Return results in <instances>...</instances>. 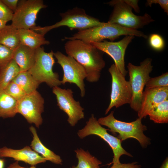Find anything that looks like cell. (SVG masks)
Here are the masks:
<instances>
[{
	"instance_id": "21",
	"label": "cell",
	"mask_w": 168,
	"mask_h": 168,
	"mask_svg": "<svg viewBox=\"0 0 168 168\" xmlns=\"http://www.w3.org/2000/svg\"><path fill=\"white\" fill-rule=\"evenodd\" d=\"M0 44L14 50L20 44L17 30L11 25L0 30Z\"/></svg>"
},
{
	"instance_id": "29",
	"label": "cell",
	"mask_w": 168,
	"mask_h": 168,
	"mask_svg": "<svg viewBox=\"0 0 168 168\" xmlns=\"http://www.w3.org/2000/svg\"><path fill=\"white\" fill-rule=\"evenodd\" d=\"M149 42L150 46L156 51H161L165 47V43L163 38L157 34H151L149 37Z\"/></svg>"
},
{
	"instance_id": "31",
	"label": "cell",
	"mask_w": 168,
	"mask_h": 168,
	"mask_svg": "<svg viewBox=\"0 0 168 168\" xmlns=\"http://www.w3.org/2000/svg\"><path fill=\"white\" fill-rule=\"evenodd\" d=\"M158 3L165 12L168 14V0H147L146 3L147 6L151 7L153 4Z\"/></svg>"
},
{
	"instance_id": "17",
	"label": "cell",
	"mask_w": 168,
	"mask_h": 168,
	"mask_svg": "<svg viewBox=\"0 0 168 168\" xmlns=\"http://www.w3.org/2000/svg\"><path fill=\"white\" fill-rule=\"evenodd\" d=\"M35 50L20 43L14 50L12 59L19 67L20 72L28 71L33 65Z\"/></svg>"
},
{
	"instance_id": "33",
	"label": "cell",
	"mask_w": 168,
	"mask_h": 168,
	"mask_svg": "<svg viewBox=\"0 0 168 168\" xmlns=\"http://www.w3.org/2000/svg\"><path fill=\"white\" fill-rule=\"evenodd\" d=\"M2 2L14 12L16 10L18 0H1Z\"/></svg>"
},
{
	"instance_id": "22",
	"label": "cell",
	"mask_w": 168,
	"mask_h": 168,
	"mask_svg": "<svg viewBox=\"0 0 168 168\" xmlns=\"http://www.w3.org/2000/svg\"><path fill=\"white\" fill-rule=\"evenodd\" d=\"M20 72L19 67L13 59L7 64L1 68L0 90H3Z\"/></svg>"
},
{
	"instance_id": "34",
	"label": "cell",
	"mask_w": 168,
	"mask_h": 168,
	"mask_svg": "<svg viewBox=\"0 0 168 168\" xmlns=\"http://www.w3.org/2000/svg\"><path fill=\"white\" fill-rule=\"evenodd\" d=\"M123 1L133 8L136 12L137 13L140 12V9L138 5V0H123Z\"/></svg>"
},
{
	"instance_id": "30",
	"label": "cell",
	"mask_w": 168,
	"mask_h": 168,
	"mask_svg": "<svg viewBox=\"0 0 168 168\" xmlns=\"http://www.w3.org/2000/svg\"><path fill=\"white\" fill-rule=\"evenodd\" d=\"M14 12L0 0V20L7 23L12 21Z\"/></svg>"
},
{
	"instance_id": "6",
	"label": "cell",
	"mask_w": 168,
	"mask_h": 168,
	"mask_svg": "<svg viewBox=\"0 0 168 168\" xmlns=\"http://www.w3.org/2000/svg\"><path fill=\"white\" fill-rule=\"evenodd\" d=\"M107 4L113 7L108 21L109 23L116 24L127 28L137 30L154 21L147 13L142 16L135 15L132 12V8L123 0H113Z\"/></svg>"
},
{
	"instance_id": "37",
	"label": "cell",
	"mask_w": 168,
	"mask_h": 168,
	"mask_svg": "<svg viewBox=\"0 0 168 168\" xmlns=\"http://www.w3.org/2000/svg\"><path fill=\"white\" fill-rule=\"evenodd\" d=\"M7 22L0 20V30L3 29L6 26Z\"/></svg>"
},
{
	"instance_id": "19",
	"label": "cell",
	"mask_w": 168,
	"mask_h": 168,
	"mask_svg": "<svg viewBox=\"0 0 168 168\" xmlns=\"http://www.w3.org/2000/svg\"><path fill=\"white\" fill-rule=\"evenodd\" d=\"M29 129L33 135V139L30 145L31 148L38 154L41 155L47 161L55 164H62L63 161L60 156L44 145L40 141L35 128L32 126Z\"/></svg>"
},
{
	"instance_id": "26",
	"label": "cell",
	"mask_w": 168,
	"mask_h": 168,
	"mask_svg": "<svg viewBox=\"0 0 168 168\" xmlns=\"http://www.w3.org/2000/svg\"><path fill=\"white\" fill-rule=\"evenodd\" d=\"M3 90L18 101L26 95L20 86L13 81L10 82Z\"/></svg>"
},
{
	"instance_id": "2",
	"label": "cell",
	"mask_w": 168,
	"mask_h": 168,
	"mask_svg": "<svg viewBox=\"0 0 168 168\" xmlns=\"http://www.w3.org/2000/svg\"><path fill=\"white\" fill-rule=\"evenodd\" d=\"M122 35H131L147 38V35L137 30L129 29L116 24L107 22L101 25L79 31L72 37H65L63 40L77 39L91 43L100 42L106 39L113 41Z\"/></svg>"
},
{
	"instance_id": "35",
	"label": "cell",
	"mask_w": 168,
	"mask_h": 168,
	"mask_svg": "<svg viewBox=\"0 0 168 168\" xmlns=\"http://www.w3.org/2000/svg\"><path fill=\"white\" fill-rule=\"evenodd\" d=\"M7 168H36V167L34 166H31L29 168L22 167L19 165L18 161H16L15 162L10 164Z\"/></svg>"
},
{
	"instance_id": "1",
	"label": "cell",
	"mask_w": 168,
	"mask_h": 168,
	"mask_svg": "<svg viewBox=\"0 0 168 168\" xmlns=\"http://www.w3.org/2000/svg\"><path fill=\"white\" fill-rule=\"evenodd\" d=\"M68 40L64 45L68 55L73 58L84 68L87 73L86 79L88 82L98 81L100 72L105 65L100 51L91 44L79 40Z\"/></svg>"
},
{
	"instance_id": "24",
	"label": "cell",
	"mask_w": 168,
	"mask_h": 168,
	"mask_svg": "<svg viewBox=\"0 0 168 168\" xmlns=\"http://www.w3.org/2000/svg\"><path fill=\"white\" fill-rule=\"evenodd\" d=\"M75 152L78 163L77 166H72L71 168H100L102 162L88 151L77 149Z\"/></svg>"
},
{
	"instance_id": "14",
	"label": "cell",
	"mask_w": 168,
	"mask_h": 168,
	"mask_svg": "<svg viewBox=\"0 0 168 168\" xmlns=\"http://www.w3.org/2000/svg\"><path fill=\"white\" fill-rule=\"evenodd\" d=\"M134 37L133 35H127L116 42L103 40L91 44L100 51L110 55L114 60V64L119 71L125 77L128 72L125 66V52L128 45Z\"/></svg>"
},
{
	"instance_id": "20",
	"label": "cell",
	"mask_w": 168,
	"mask_h": 168,
	"mask_svg": "<svg viewBox=\"0 0 168 168\" xmlns=\"http://www.w3.org/2000/svg\"><path fill=\"white\" fill-rule=\"evenodd\" d=\"M18 101L6 93L0 90V117H13L17 113Z\"/></svg>"
},
{
	"instance_id": "32",
	"label": "cell",
	"mask_w": 168,
	"mask_h": 168,
	"mask_svg": "<svg viewBox=\"0 0 168 168\" xmlns=\"http://www.w3.org/2000/svg\"><path fill=\"white\" fill-rule=\"evenodd\" d=\"M140 165L137 164L136 162L131 163L123 164L120 162L113 164L110 168H140Z\"/></svg>"
},
{
	"instance_id": "25",
	"label": "cell",
	"mask_w": 168,
	"mask_h": 168,
	"mask_svg": "<svg viewBox=\"0 0 168 168\" xmlns=\"http://www.w3.org/2000/svg\"><path fill=\"white\" fill-rule=\"evenodd\" d=\"M150 119L156 123L168 122V100L161 102L149 113Z\"/></svg>"
},
{
	"instance_id": "12",
	"label": "cell",
	"mask_w": 168,
	"mask_h": 168,
	"mask_svg": "<svg viewBox=\"0 0 168 168\" xmlns=\"http://www.w3.org/2000/svg\"><path fill=\"white\" fill-rule=\"evenodd\" d=\"M44 99L37 90L26 94L18 101L17 112L30 124L39 128L43 122L42 113L44 111Z\"/></svg>"
},
{
	"instance_id": "7",
	"label": "cell",
	"mask_w": 168,
	"mask_h": 168,
	"mask_svg": "<svg viewBox=\"0 0 168 168\" xmlns=\"http://www.w3.org/2000/svg\"><path fill=\"white\" fill-rule=\"evenodd\" d=\"M152 59L147 58L141 62L139 66L129 63L127 66L129 72V82L132 91V99L130 106L138 112L141 103L143 90L151 77L149 75L152 70Z\"/></svg>"
},
{
	"instance_id": "13",
	"label": "cell",
	"mask_w": 168,
	"mask_h": 168,
	"mask_svg": "<svg viewBox=\"0 0 168 168\" xmlns=\"http://www.w3.org/2000/svg\"><path fill=\"white\" fill-rule=\"evenodd\" d=\"M52 92L56 96L58 106L67 114V121L71 126H74L78 121L84 118V109L80 102L73 98L71 89L56 86L53 88Z\"/></svg>"
},
{
	"instance_id": "27",
	"label": "cell",
	"mask_w": 168,
	"mask_h": 168,
	"mask_svg": "<svg viewBox=\"0 0 168 168\" xmlns=\"http://www.w3.org/2000/svg\"><path fill=\"white\" fill-rule=\"evenodd\" d=\"M145 86L147 89L168 87V72L158 77H150Z\"/></svg>"
},
{
	"instance_id": "3",
	"label": "cell",
	"mask_w": 168,
	"mask_h": 168,
	"mask_svg": "<svg viewBox=\"0 0 168 168\" xmlns=\"http://www.w3.org/2000/svg\"><path fill=\"white\" fill-rule=\"evenodd\" d=\"M114 113L112 111L107 116L99 118L98 122L101 125L108 127V130L112 133H118L117 138L122 141L133 138L137 140L143 148L150 144V139L143 133L147 127L142 123V119L138 118L133 121L126 122L116 119Z\"/></svg>"
},
{
	"instance_id": "5",
	"label": "cell",
	"mask_w": 168,
	"mask_h": 168,
	"mask_svg": "<svg viewBox=\"0 0 168 168\" xmlns=\"http://www.w3.org/2000/svg\"><path fill=\"white\" fill-rule=\"evenodd\" d=\"M35 54V63L28 71L40 84L45 82L51 88L62 84L58 73L53 70L55 63L54 52H46L43 47H40Z\"/></svg>"
},
{
	"instance_id": "15",
	"label": "cell",
	"mask_w": 168,
	"mask_h": 168,
	"mask_svg": "<svg viewBox=\"0 0 168 168\" xmlns=\"http://www.w3.org/2000/svg\"><path fill=\"white\" fill-rule=\"evenodd\" d=\"M167 100L168 87L145 88L143 92L141 107L138 112V118L142 119L146 118L152 109Z\"/></svg>"
},
{
	"instance_id": "23",
	"label": "cell",
	"mask_w": 168,
	"mask_h": 168,
	"mask_svg": "<svg viewBox=\"0 0 168 168\" xmlns=\"http://www.w3.org/2000/svg\"><path fill=\"white\" fill-rule=\"evenodd\" d=\"M12 81L20 86L26 94L36 91L40 84L28 71L20 72Z\"/></svg>"
},
{
	"instance_id": "8",
	"label": "cell",
	"mask_w": 168,
	"mask_h": 168,
	"mask_svg": "<svg viewBox=\"0 0 168 168\" xmlns=\"http://www.w3.org/2000/svg\"><path fill=\"white\" fill-rule=\"evenodd\" d=\"M107 130L108 129L102 127L98 123L92 114L86 122L85 126L82 129L79 130L77 134L81 139L90 135H94L99 136L106 142L111 148L114 154L113 161L109 165L120 162V158L122 155L133 157L130 153L123 147L121 140L117 137L110 134Z\"/></svg>"
},
{
	"instance_id": "36",
	"label": "cell",
	"mask_w": 168,
	"mask_h": 168,
	"mask_svg": "<svg viewBox=\"0 0 168 168\" xmlns=\"http://www.w3.org/2000/svg\"><path fill=\"white\" fill-rule=\"evenodd\" d=\"M160 168H168V159L167 157L163 161Z\"/></svg>"
},
{
	"instance_id": "10",
	"label": "cell",
	"mask_w": 168,
	"mask_h": 168,
	"mask_svg": "<svg viewBox=\"0 0 168 168\" xmlns=\"http://www.w3.org/2000/svg\"><path fill=\"white\" fill-rule=\"evenodd\" d=\"M54 55L63 70L61 84L63 85L69 82L75 84L80 90L81 96H84L85 89L84 80L87 77L85 69L73 58L66 56L59 51L54 53Z\"/></svg>"
},
{
	"instance_id": "9",
	"label": "cell",
	"mask_w": 168,
	"mask_h": 168,
	"mask_svg": "<svg viewBox=\"0 0 168 168\" xmlns=\"http://www.w3.org/2000/svg\"><path fill=\"white\" fill-rule=\"evenodd\" d=\"M112 77L110 101L105 111L107 114L114 107H119L128 104L132 99V91L129 81H127L114 64L108 69Z\"/></svg>"
},
{
	"instance_id": "18",
	"label": "cell",
	"mask_w": 168,
	"mask_h": 168,
	"mask_svg": "<svg viewBox=\"0 0 168 168\" xmlns=\"http://www.w3.org/2000/svg\"><path fill=\"white\" fill-rule=\"evenodd\" d=\"M20 43L31 49H36L43 45L50 44L44 35L30 29L17 30Z\"/></svg>"
},
{
	"instance_id": "38",
	"label": "cell",
	"mask_w": 168,
	"mask_h": 168,
	"mask_svg": "<svg viewBox=\"0 0 168 168\" xmlns=\"http://www.w3.org/2000/svg\"><path fill=\"white\" fill-rule=\"evenodd\" d=\"M5 160L3 159L0 158V168H4L5 167Z\"/></svg>"
},
{
	"instance_id": "4",
	"label": "cell",
	"mask_w": 168,
	"mask_h": 168,
	"mask_svg": "<svg viewBox=\"0 0 168 168\" xmlns=\"http://www.w3.org/2000/svg\"><path fill=\"white\" fill-rule=\"evenodd\" d=\"M60 15L61 20L55 24L44 27L35 26L31 30L44 35L50 30L61 26H67L71 30L77 29L79 31L105 23L88 15L83 9L77 7L69 9Z\"/></svg>"
},
{
	"instance_id": "28",
	"label": "cell",
	"mask_w": 168,
	"mask_h": 168,
	"mask_svg": "<svg viewBox=\"0 0 168 168\" xmlns=\"http://www.w3.org/2000/svg\"><path fill=\"white\" fill-rule=\"evenodd\" d=\"M14 50L0 44V68L13 58Z\"/></svg>"
},
{
	"instance_id": "11",
	"label": "cell",
	"mask_w": 168,
	"mask_h": 168,
	"mask_svg": "<svg viewBox=\"0 0 168 168\" xmlns=\"http://www.w3.org/2000/svg\"><path fill=\"white\" fill-rule=\"evenodd\" d=\"M47 7L42 0L19 1L11 25L17 30L32 29L36 26L35 22L38 12Z\"/></svg>"
},
{
	"instance_id": "16",
	"label": "cell",
	"mask_w": 168,
	"mask_h": 168,
	"mask_svg": "<svg viewBox=\"0 0 168 168\" xmlns=\"http://www.w3.org/2000/svg\"><path fill=\"white\" fill-rule=\"evenodd\" d=\"M5 157H11L17 161H22L31 166L45 162L47 161L28 146L19 150L3 147L0 148V158Z\"/></svg>"
}]
</instances>
